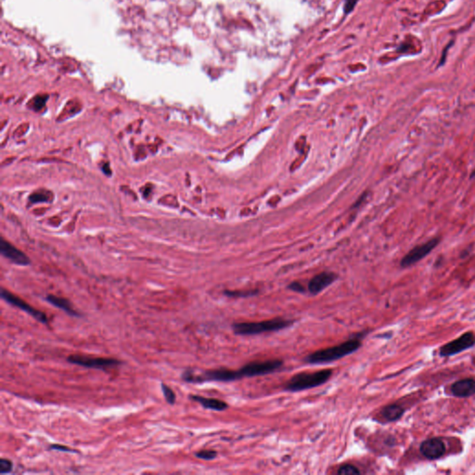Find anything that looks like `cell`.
<instances>
[{
	"instance_id": "1",
	"label": "cell",
	"mask_w": 475,
	"mask_h": 475,
	"mask_svg": "<svg viewBox=\"0 0 475 475\" xmlns=\"http://www.w3.org/2000/svg\"><path fill=\"white\" fill-rule=\"evenodd\" d=\"M359 337L360 336L351 338L340 345H334V346L314 352L308 355L304 359V361L307 364H311V365H320V364H327L330 362L336 361L338 359L345 358L346 356H349L353 353L358 351V349L361 347L362 343Z\"/></svg>"
},
{
	"instance_id": "2",
	"label": "cell",
	"mask_w": 475,
	"mask_h": 475,
	"mask_svg": "<svg viewBox=\"0 0 475 475\" xmlns=\"http://www.w3.org/2000/svg\"><path fill=\"white\" fill-rule=\"evenodd\" d=\"M331 370H320L316 372L297 373L285 383L284 389L289 392H300L322 385L331 379Z\"/></svg>"
},
{
	"instance_id": "3",
	"label": "cell",
	"mask_w": 475,
	"mask_h": 475,
	"mask_svg": "<svg viewBox=\"0 0 475 475\" xmlns=\"http://www.w3.org/2000/svg\"><path fill=\"white\" fill-rule=\"evenodd\" d=\"M293 321L284 318H273L259 322H240L232 325V330L237 335L251 336L266 332L282 331L289 328Z\"/></svg>"
},
{
	"instance_id": "4",
	"label": "cell",
	"mask_w": 475,
	"mask_h": 475,
	"mask_svg": "<svg viewBox=\"0 0 475 475\" xmlns=\"http://www.w3.org/2000/svg\"><path fill=\"white\" fill-rule=\"evenodd\" d=\"M283 365L281 359H268L261 361H254L237 370L238 379L252 378L268 375L279 371Z\"/></svg>"
},
{
	"instance_id": "5",
	"label": "cell",
	"mask_w": 475,
	"mask_h": 475,
	"mask_svg": "<svg viewBox=\"0 0 475 475\" xmlns=\"http://www.w3.org/2000/svg\"><path fill=\"white\" fill-rule=\"evenodd\" d=\"M440 241L441 239L439 237H434L424 243L415 246L402 258V260L400 262V266L403 269L412 267L418 262L425 258L429 254H431L434 249L436 248V246L440 243Z\"/></svg>"
},
{
	"instance_id": "6",
	"label": "cell",
	"mask_w": 475,
	"mask_h": 475,
	"mask_svg": "<svg viewBox=\"0 0 475 475\" xmlns=\"http://www.w3.org/2000/svg\"><path fill=\"white\" fill-rule=\"evenodd\" d=\"M67 361L74 365L81 366L88 369L107 370L121 365V361L114 358H91L85 355H71Z\"/></svg>"
},
{
	"instance_id": "7",
	"label": "cell",
	"mask_w": 475,
	"mask_h": 475,
	"mask_svg": "<svg viewBox=\"0 0 475 475\" xmlns=\"http://www.w3.org/2000/svg\"><path fill=\"white\" fill-rule=\"evenodd\" d=\"M0 295H1V298L4 301H6L7 303H9L15 307L26 312L30 316L34 317L35 320H37V321H39L43 324H48V316L45 313H43L39 310L35 309L33 306H31L29 303H26L25 301L21 300V298H19L17 295L9 292L7 289H1Z\"/></svg>"
},
{
	"instance_id": "8",
	"label": "cell",
	"mask_w": 475,
	"mask_h": 475,
	"mask_svg": "<svg viewBox=\"0 0 475 475\" xmlns=\"http://www.w3.org/2000/svg\"><path fill=\"white\" fill-rule=\"evenodd\" d=\"M475 345V333L469 331L461 337L451 341L440 348L441 357H451L461 352L465 351Z\"/></svg>"
},
{
	"instance_id": "9",
	"label": "cell",
	"mask_w": 475,
	"mask_h": 475,
	"mask_svg": "<svg viewBox=\"0 0 475 475\" xmlns=\"http://www.w3.org/2000/svg\"><path fill=\"white\" fill-rule=\"evenodd\" d=\"M420 453L428 460H437L440 459L446 452V446L440 438H432L421 443Z\"/></svg>"
},
{
	"instance_id": "10",
	"label": "cell",
	"mask_w": 475,
	"mask_h": 475,
	"mask_svg": "<svg viewBox=\"0 0 475 475\" xmlns=\"http://www.w3.org/2000/svg\"><path fill=\"white\" fill-rule=\"evenodd\" d=\"M337 279V275L332 272H322L315 276L308 283V290L313 295H317L329 287Z\"/></svg>"
},
{
	"instance_id": "11",
	"label": "cell",
	"mask_w": 475,
	"mask_h": 475,
	"mask_svg": "<svg viewBox=\"0 0 475 475\" xmlns=\"http://www.w3.org/2000/svg\"><path fill=\"white\" fill-rule=\"evenodd\" d=\"M0 252L2 255H4L6 258L9 259L16 265L23 266V267L30 265V259L26 255L21 252L19 249L14 247L13 245H11L10 243H8L7 241L4 240L1 241Z\"/></svg>"
},
{
	"instance_id": "12",
	"label": "cell",
	"mask_w": 475,
	"mask_h": 475,
	"mask_svg": "<svg viewBox=\"0 0 475 475\" xmlns=\"http://www.w3.org/2000/svg\"><path fill=\"white\" fill-rule=\"evenodd\" d=\"M451 392L457 397H469L475 394V380L464 379L458 380L451 386Z\"/></svg>"
},
{
	"instance_id": "13",
	"label": "cell",
	"mask_w": 475,
	"mask_h": 475,
	"mask_svg": "<svg viewBox=\"0 0 475 475\" xmlns=\"http://www.w3.org/2000/svg\"><path fill=\"white\" fill-rule=\"evenodd\" d=\"M46 301L57 308L63 310L65 313H67L72 317H81V314L78 311H76L69 300L65 298L48 294V296L46 297Z\"/></svg>"
},
{
	"instance_id": "14",
	"label": "cell",
	"mask_w": 475,
	"mask_h": 475,
	"mask_svg": "<svg viewBox=\"0 0 475 475\" xmlns=\"http://www.w3.org/2000/svg\"><path fill=\"white\" fill-rule=\"evenodd\" d=\"M190 398L193 401H195V402H197V403H199L204 408L214 410V411H224L228 407L227 403L222 401V400L208 398V397H203V396H200V395H190Z\"/></svg>"
},
{
	"instance_id": "15",
	"label": "cell",
	"mask_w": 475,
	"mask_h": 475,
	"mask_svg": "<svg viewBox=\"0 0 475 475\" xmlns=\"http://www.w3.org/2000/svg\"><path fill=\"white\" fill-rule=\"evenodd\" d=\"M404 413H405V409L402 406H398L396 404H392V405L384 406L381 409L380 416L386 421L392 422V421L399 420Z\"/></svg>"
},
{
	"instance_id": "16",
	"label": "cell",
	"mask_w": 475,
	"mask_h": 475,
	"mask_svg": "<svg viewBox=\"0 0 475 475\" xmlns=\"http://www.w3.org/2000/svg\"><path fill=\"white\" fill-rule=\"evenodd\" d=\"M161 389H162V392L164 393V396L166 398V402L169 405H174L176 403V400H177V396H176L175 392L169 386L166 385V383H164V382L161 383Z\"/></svg>"
},
{
	"instance_id": "17",
	"label": "cell",
	"mask_w": 475,
	"mask_h": 475,
	"mask_svg": "<svg viewBox=\"0 0 475 475\" xmlns=\"http://www.w3.org/2000/svg\"><path fill=\"white\" fill-rule=\"evenodd\" d=\"M337 474L340 475H360V471L352 464H345L338 469Z\"/></svg>"
},
{
	"instance_id": "18",
	"label": "cell",
	"mask_w": 475,
	"mask_h": 475,
	"mask_svg": "<svg viewBox=\"0 0 475 475\" xmlns=\"http://www.w3.org/2000/svg\"><path fill=\"white\" fill-rule=\"evenodd\" d=\"M195 456L200 460H203V461H213L214 459L216 458L217 453L214 450L205 449V450H200L199 452H197Z\"/></svg>"
},
{
	"instance_id": "19",
	"label": "cell",
	"mask_w": 475,
	"mask_h": 475,
	"mask_svg": "<svg viewBox=\"0 0 475 475\" xmlns=\"http://www.w3.org/2000/svg\"><path fill=\"white\" fill-rule=\"evenodd\" d=\"M13 470V463L7 459L0 460V474L7 475L11 473Z\"/></svg>"
},
{
	"instance_id": "20",
	"label": "cell",
	"mask_w": 475,
	"mask_h": 475,
	"mask_svg": "<svg viewBox=\"0 0 475 475\" xmlns=\"http://www.w3.org/2000/svg\"><path fill=\"white\" fill-rule=\"evenodd\" d=\"M224 293L228 297H249L255 295L257 293V290H249V291H231V290H226Z\"/></svg>"
},
{
	"instance_id": "21",
	"label": "cell",
	"mask_w": 475,
	"mask_h": 475,
	"mask_svg": "<svg viewBox=\"0 0 475 475\" xmlns=\"http://www.w3.org/2000/svg\"><path fill=\"white\" fill-rule=\"evenodd\" d=\"M49 195L47 194V192H36L35 194H33L30 199L33 201V202H40V201H48L49 200Z\"/></svg>"
},
{
	"instance_id": "22",
	"label": "cell",
	"mask_w": 475,
	"mask_h": 475,
	"mask_svg": "<svg viewBox=\"0 0 475 475\" xmlns=\"http://www.w3.org/2000/svg\"><path fill=\"white\" fill-rule=\"evenodd\" d=\"M50 449H53V450H58V451H62V452H72V453H75V452H77L76 450L74 449H71V448H68V447H65V446H62V445H50L49 447Z\"/></svg>"
},
{
	"instance_id": "23",
	"label": "cell",
	"mask_w": 475,
	"mask_h": 475,
	"mask_svg": "<svg viewBox=\"0 0 475 475\" xmlns=\"http://www.w3.org/2000/svg\"><path fill=\"white\" fill-rule=\"evenodd\" d=\"M289 289L296 292H304L303 285H301L299 283H290L289 285Z\"/></svg>"
},
{
	"instance_id": "24",
	"label": "cell",
	"mask_w": 475,
	"mask_h": 475,
	"mask_svg": "<svg viewBox=\"0 0 475 475\" xmlns=\"http://www.w3.org/2000/svg\"><path fill=\"white\" fill-rule=\"evenodd\" d=\"M358 0H345V11L350 12L356 6Z\"/></svg>"
}]
</instances>
